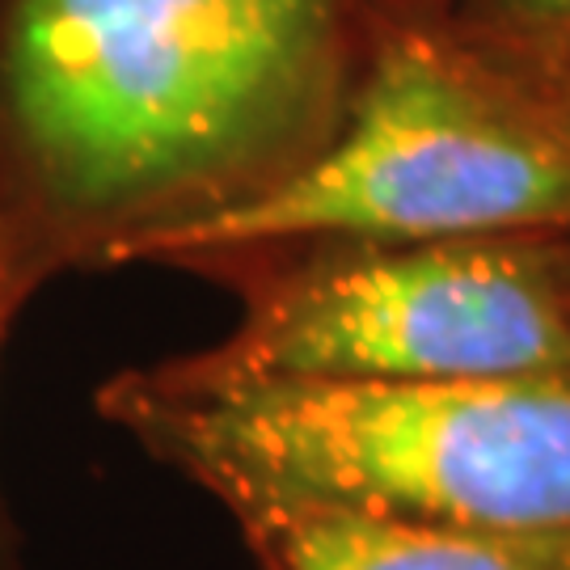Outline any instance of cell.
I'll use <instances>...</instances> for the list:
<instances>
[{
    "instance_id": "cell-8",
    "label": "cell",
    "mask_w": 570,
    "mask_h": 570,
    "mask_svg": "<svg viewBox=\"0 0 570 570\" xmlns=\"http://www.w3.org/2000/svg\"><path fill=\"white\" fill-rule=\"evenodd\" d=\"M546 81H550V89L558 94V102H562V110H567V119H570V56L553 63L550 72H546Z\"/></svg>"
},
{
    "instance_id": "cell-2",
    "label": "cell",
    "mask_w": 570,
    "mask_h": 570,
    "mask_svg": "<svg viewBox=\"0 0 570 570\" xmlns=\"http://www.w3.org/2000/svg\"><path fill=\"white\" fill-rule=\"evenodd\" d=\"M98 410L225 511L326 503L444 529H570V372L263 381L178 355L119 372Z\"/></svg>"
},
{
    "instance_id": "cell-7",
    "label": "cell",
    "mask_w": 570,
    "mask_h": 570,
    "mask_svg": "<svg viewBox=\"0 0 570 570\" xmlns=\"http://www.w3.org/2000/svg\"><path fill=\"white\" fill-rule=\"evenodd\" d=\"M26 292H21L13 263H9V249H4V233H0V343H4V330L9 317L21 308ZM0 570H13V537H9V520H4V503H0Z\"/></svg>"
},
{
    "instance_id": "cell-3",
    "label": "cell",
    "mask_w": 570,
    "mask_h": 570,
    "mask_svg": "<svg viewBox=\"0 0 570 570\" xmlns=\"http://www.w3.org/2000/svg\"><path fill=\"white\" fill-rule=\"evenodd\" d=\"M444 237H570V119L550 81L465 26L456 0H364L360 60L326 144L148 263Z\"/></svg>"
},
{
    "instance_id": "cell-1",
    "label": "cell",
    "mask_w": 570,
    "mask_h": 570,
    "mask_svg": "<svg viewBox=\"0 0 570 570\" xmlns=\"http://www.w3.org/2000/svg\"><path fill=\"white\" fill-rule=\"evenodd\" d=\"M364 0H0V233L30 296L148 263L326 144Z\"/></svg>"
},
{
    "instance_id": "cell-6",
    "label": "cell",
    "mask_w": 570,
    "mask_h": 570,
    "mask_svg": "<svg viewBox=\"0 0 570 570\" xmlns=\"http://www.w3.org/2000/svg\"><path fill=\"white\" fill-rule=\"evenodd\" d=\"M456 13L541 77L570 56V0H456Z\"/></svg>"
},
{
    "instance_id": "cell-4",
    "label": "cell",
    "mask_w": 570,
    "mask_h": 570,
    "mask_svg": "<svg viewBox=\"0 0 570 570\" xmlns=\"http://www.w3.org/2000/svg\"><path fill=\"white\" fill-rule=\"evenodd\" d=\"M242 317L190 360L263 381L570 372V237L292 242L183 263Z\"/></svg>"
},
{
    "instance_id": "cell-5",
    "label": "cell",
    "mask_w": 570,
    "mask_h": 570,
    "mask_svg": "<svg viewBox=\"0 0 570 570\" xmlns=\"http://www.w3.org/2000/svg\"><path fill=\"white\" fill-rule=\"evenodd\" d=\"M228 515L263 570H570V529H444L326 503H242Z\"/></svg>"
}]
</instances>
